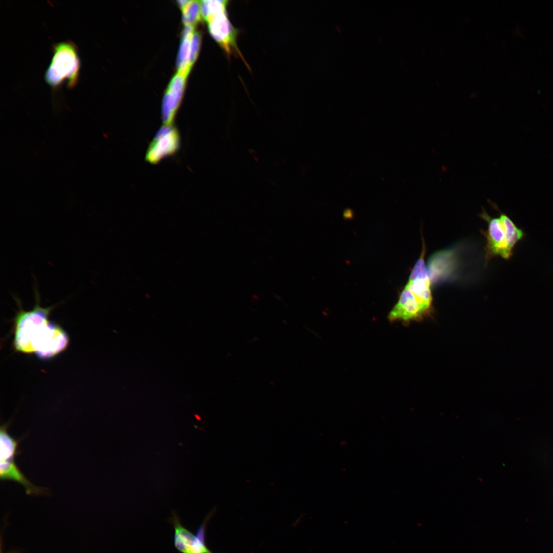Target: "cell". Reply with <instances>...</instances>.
Segmentation results:
<instances>
[{
	"label": "cell",
	"instance_id": "obj_2",
	"mask_svg": "<svg viewBox=\"0 0 553 553\" xmlns=\"http://www.w3.org/2000/svg\"><path fill=\"white\" fill-rule=\"evenodd\" d=\"M52 57L45 73V80L57 89L63 83L69 89L78 83L80 61L76 46L71 41H63L52 46Z\"/></svg>",
	"mask_w": 553,
	"mask_h": 553
},
{
	"label": "cell",
	"instance_id": "obj_13",
	"mask_svg": "<svg viewBox=\"0 0 553 553\" xmlns=\"http://www.w3.org/2000/svg\"><path fill=\"white\" fill-rule=\"evenodd\" d=\"M202 17L207 23L216 16L226 12L227 1L204 0L200 1Z\"/></svg>",
	"mask_w": 553,
	"mask_h": 553
},
{
	"label": "cell",
	"instance_id": "obj_4",
	"mask_svg": "<svg viewBox=\"0 0 553 553\" xmlns=\"http://www.w3.org/2000/svg\"><path fill=\"white\" fill-rule=\"evenodd\" d=\"M480 218L488 223L487 230L483 231L486 239L485 259L500 256L504 259H510L513 250L509 246L503 223L500 217L492 218L482 207Z\"/></svg>",
	"mask_w": 553,
	"mask_h": 553
},
{
	"label": "cell",
	"instance_id": "obj_3",
	"mask_svg": "<svg viewBox=\"0 0 553 553\" xmlns=\"http://www.w3.org/2000/svg\"><path fill=\"white\" fill-rule=\"evenodd\" d=\"M181 137L178 129L174 125H163L150 143L145 160L157 164L164 158L175 155L180 149Z\"/></svg>",
	"mask_w": 553,
	"mask_h": 553
},
{
	"label": "cell",
	"instance_id": "obj_5",
	"mask_svg": "<svg viewBox=\"0 0 553 553\" xmlns=\"http://www.w3.org/2000/svg\"><path fill=\"white\" fill-rule=\"evenodd\" d=\"M425 253L426 247L423 241L421 252L411 271L406 287L412 292L426 313L430 316L433 311V297L430 278L425 264Z\"/></svg>",
	"mask_w": 553,
	"mask_h": 553
},
{
	"label": "cell",
	"instance_id": "obj_8",
	"mask_svg": "<svg viewBox=\"0 0 553 553\" xmlns=\"http://www.w3.org/2000/svg\"><path fill=\"white\" fill-rule=\"evenodd\" d=\"M188 74L178 72L168 84L161 105V119L163 125H173L182 98Z\"/></svg>",
	"mask_w": 553,
	"mask_h": 553
},
{
	"label": "cell",
	"instance_id": "obj_17",
	"mask_svg": "<svg viewBox=\"0 0 553 553\" xmlns=\"http://www.w3.org/2000/svg\"><path fill=\"white\" fill-rule=\"evenodd\" d=\"M9 553H18V552H15V551H14V552H9Z\"/></svg>",
	"mask_w": 553,
	"mask_h": 553
},
{
	"label": "cell",
	"instance_id": "obj_11",
	"mask_svg": "<svg viewBox=\"0 0 553 553\" xmlns=\"http://www.w3.org/2000/svg\"><path fill=\"white\" fill-rule=\"evenodd\" d=\"M194 32V27L185 25L182 32L181 43L176 61L177 68L179 72L188 74L192 68L189 64V60L192 38Z\"/></svg>",
	"mask_w": 553,
	"mask_h": 553
},
{
	"label": "cell",
	"instance_id": "obj_1",
	"mask_svg": "<svg viewBox=\"0 0 553 553\" xmlns=\"http://www.w3.org/2000/svg\"><path fill=\"white\" fill-rule=\"evenodd\" d=\"M35 304L29 311L24 310L20 301L14 296L18 306L14 318L13 345L16 351L35 353L41 359L51 358L64 351L69 339L66 332L58 325L49 320L54 306L43 307L40 297L34 287Z\"/></svg>",
	"mask_w": 553,
	"mask_h": 553
},
{
	"label": "cell",
	"instance_id": "obj_7",
	"mask_svg": "<svg viewBox=\"0 0 553 553\" xmlns=\"http://www.w3.org/2000/svg\"><path fill=\"white\" fill-rule=\"evenodd\" d=\"M209 32L228 56L237 54L245 60L238 48V30L229 20L226 12L218 15L208 23Z\"/></svg>",
	"mask_w": 553,
	"mask_h": 553
},
{
	"label": "cell",
	"instance_id": "obj_10",
	"mask_svg": "<svg viewBox=\"0 0 553 553\" xmlns=\"http://www.w3.org/2000/svg\"><path fill=\"white\" fill-rule=\"evenodd\" d=\"M0 477L2 480L18 482L25 488L28 495H46V489L36 486L22 473L14 461V457L0 460Z\"/></svg>",
	"mask_w": 553,
	"mask_h": 553
},
{
	"label": "cell",
	"instance_id": "obj_6",
	"mask_svg": "<svg viewBox=\"0 0 553 553\" xmlns=\"http://www.w3.org/2000/svg\"><path fill=\"white\" fill-rule=\"evenodd\" d=\"M210 516L199 527L196 535L193 534L181 523L180 518L174 513L171 521L174 529V544L181 553H214L205 543L206 524Z\"/></svg>",
	"mask_w": 553,
	"mask_h": 553
},
{
	"label": "cell",
	"instance_id": "obj_15",
	"mask_svg": "<svg viewBox=\"0 0 553 553\" xmlns=\"http://www.w3.org/2000/svg\"><path fill=\"white\" fill-rule=\"evenodd\" d=\"M201 45V35L199 32H195L193 35L191 42V53L189 64L192 67L195 62L200 50Z\"/></svg>",
	"mask_w": 553,
	"mask_h": 553
},
{
	"label": "cell",
	"instance_id": "obj_14",
	"mask_svg": "<svg viewBox=\"0 0 553 553\" xmlns=\"http://www.w3.org/2000/svg\"><path fill=\"white\" fill-rule=\"evenodd\" d=\"M201 17L200 1H190L182 9V21L185 25L194 27Z\"/></svg>",
	"mask_w": 553,
	"mask_h": 553
},
{
	"label": "cell",
	"instance_id": "obj_12",
	"mask_svg": "<svg viewBox=\"0 0 553 553\" xmlns=\"http://www.w3.org/2000/svg\"><path fill=\"white\" fill-rule=\"evenodd\" d=\"M488 202L493 209L499 212V217L504 225L509 245L514 249L516 244L525 237L524 231L518 227L508 216L502 212L496 204L492 202L490 200H488Z\"/></svg>",
	"mask_w": 553,
	"mask_h": 553
},
{
	"label": "cell",
	"instance_id": "obj_16",
	"mask_svg": "<svg viewBox=\"0 0 553 553\" xmlns=\"http://www.w3.org/2000/svg\"><path fill=\"white\" fill-rule=\"evenodd\" d=\"M190 2V1H187V0H181L180 1H180H177V3H178V5H179V7L181 9H183L184 8H185L189 4V3Z\"/></svg>",
	"mask_w": 553,
	"mask_h": 553
},
{
	"label": "cell",
	"instance_id": "obj_9",
	"mask_svg": "<svg viewBox=\"0 0 553 553\" xmlns=\"http://www.w3.org/2000/svg\"><path fill=\"white\" fill-rule=\"evenodd\" d=\"M428 316L414 295L405 286L388 318L392 322L401 321L408 324L421 321Z\"/></svg>",
	"mask_w": 553,
	"mask_h": 553
}]
</instances>
